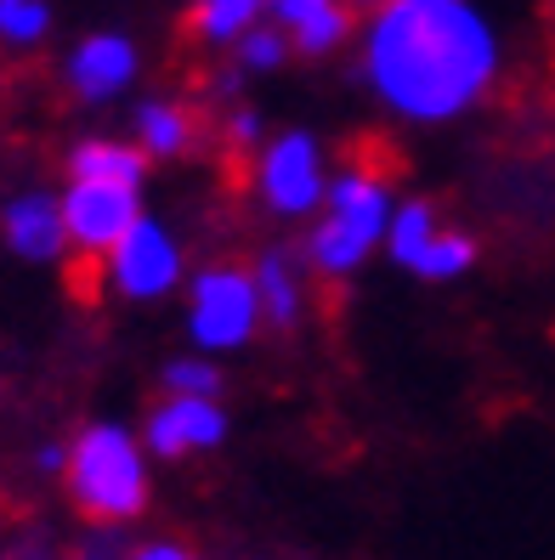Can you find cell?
Returning <instances> with one entry per match:
<instances>
[{
  "instance_id": "24",
  "label": "cell",
  "mask_w": 555,
  "mask_h": 560,
  "mask_svg": "<svg viewBox=\"0 0 555 560\" xmlns=\"http://www.w3.org/2000/svg\"><path fill=\"white\" fill-rule=\"evenodd\" d=\"M18 560H46L41 549H18Z\"/></svg>"
},
{
  "instance_id": "6",
  "label": "cell",
  "mask_w": 555,
  "mask_h": 560,
  "mask_svg": "<svg viewBox=\"0 0 555 560\" xmlns=\"http://www.w3.org/2000/svg\"><path fill=\"white\" fill-rule=\"evenodd\" d=\"M227 436V419L210 397H182L171 390L165 402L148 413V447L159 458H182V453H199V447H216Z\"/></svg>"
},
{
  "instance_id": "10",
  "label": "cell",
  "mask_w": 555,
  "mask_h": 560,
  "mask_svg": "<svg viewBox=\"0 0 555 560\" xmlns=\"http://www.w3.org/2000/svg\"><path fill=\"white\" fill-rule=\"evenodd\" d=\"M130 74H137V51H130L119 35H96L74 51L69 62V85L80 96H114Z\"/></svg>"
},
{
  "instance_id": "12",
  "label": "cell",
  "mask_w": 555,
  "mask_h": 560,
  "mask_svg": "<svg viewBox=\"0 0 555 560\" xmlns=\"http://www.w3.org/2000/svg\"><path fill=\"white\" fill-rule=\"evenodd\" d=\"M142 137H148V153H199V137H205V114L187 108V103H148L142 108Z\"/></svg>"
},
{
  "instance_id": "14",
  "label": "cell",
  "mask_w": 555,
  "mask_h": 560,
  "mask_svg": "<svg viewBox=\"0 0 555 560\" xmlns=\"http://www.w3.org/2000/svg\"><path fill=\"white\" fill-rule=\"evenodd\" d=\"M267 0H193L182 18V40H233Z\"/></svg>"
},
{
  "instance_id": "22",
  "label": "cell",
  "mask_w": 555,
  "mask_h": 560,
  "mask_svg": "<svg viewBox=\"0 0 555 560\" xmlns=\"http://www.w3.org/2000/svg\"><path fill=\"white\" fill-rule=\"evenodd\" d=\"M130 560H199L187 544H148V549H137Z\"/></svg>"
},
{
  "instance_id": "17",
  "label": "cell",
  "mask_w": 555,
  "mask_h": 560,
  "mask_svg": "<svg viewBox=\"0 0 555 560\" xmlns=\"http://www.w3.org/2000/svg\"><path fill=\"white\" fill-rule=\"evenodd\" d=\"M261 294H267V312H273V323L278 328H289L296 323V272L284 267V255H267L261 260Z\"/></svg>"
},
{
  "instance_id": "4",
  "label": "cell",
  "mask_w": 555,
  "mask_h": 560,
  "mask_svg": "<svg viewBox=\"0 0 555 560\" xmlns=\"http://www.w3.org/2000/svg\"><path fill=\"white\" fill-rule=\"evenodd\" d=\"M137 187L130 182H74L69 205H62V226H69L74 249H103L114 255L119 238L137 226Z\"/></svg>"
},
{
  "instance_id": "20",
  "label": "cell",
  "mask_w": 555,
  "mask_h": 560,
  "mask_svg": "<svg viewBox=\"0 0 555 560\" xmlns=\"http://www.w3.org/2000/svg\"><path fill=\"white\" fill-rule=\"evenodd\" d=\"M165 385L182 390V397H216L221 374L210 369V362H171V369H165Z\"/></svg>"
},
{
  "instance_id": "9",
  "label": "cell",
  "mask_w": 555,
  "mask_h": 560,
  "mask_svg": "<svg viewBox=\"0 0 555 560\" xmlns=\"http://www.w3.org/2000/svg\"><path fill=\"white\" fill-rule=\"evenodd\" d=\"M278 18H284V35L307 57L335 51L351 35V7L346 0H278Z\"/></svg>"
},
{
  "instance_id": "19",
  "label": "cell",
  "mask_w": 555,
  "mask_h": 560,
  "mask_svg": "<svg viewBox=\"0 0 555 560\" xmlns=\"http://www.w3.org/2000/svg\"><path fill=\"white\" fill-rule=\"evenodd\" d=\"M103 272H114V255H103V249H74L69 255V294H74V306H96V294H103Z\"/></svg>"
},
{
  "instance_id": "18",
  "label": "cell",
  "mask_w": 555,
  "mask_h": 560,
  "mask_svg": "<svg viewBox=\"0 0 555 560\" xmlns=\"http://www.w3.org/2000/svg\"><path fill=\"white\" fill-rule=\"evenodd\" d=\"M46 0H0V40L12 46H35L46 35Z\"/></svg>"
},
{
  "instance_id": "2",
  "label": "cell",
  "mask_w": 555,
  "mask_h": 560,
  "mask_svg": "<svg viewBox=\"0 0 555 560\" xmlns=\"http://www.w3.org/2000/svg\"><path fill=\"white\" fill-rule=\"evenodd\" d=\"M62 487L91 526H125L148 510L142 453L119 424H85L69 447V465H62Z\"/></svg>"
},
{
  "instance_id": "3",
  "label": "cell",
  "mask_w": 555,
  "mask_h": 560,
  "mask_svg": "<svg viewBox=\"0 0 555 560\" xmlns=\"http://www.w3.org/2000/svg\"><path fill=\"white\" fill-rule=\"evenodd\" d=\"M380 226H385V182H374L369 171H346L329 192V215H323L317 238H312V267L323 272L357 267Z\"/></svg>"
},
{
  "instance_id": "5",
  "label": "cell",
  "mask_w": 555,
  "mask_h": 560,
  "mask_svg": "<svg viewBox=\"0 0 555 560\" xmlns=\"http://www.w3.org/2000/svg\"><path fill=\"white\" fill-rule=\"evenodd\" d=\"M255 328V283L239 267H210L193 289V335L205 346H244Z\"/></svg>"
},
{
  "instance_id": "23",
  "label": "cell",
  "mask_w": 555,
  "mask_h": 560,
  "mask_svg": "<svg viewBox=\"0 0 555 560\" xmlns=\"http://www.w3.org/2000/svg\"><path fill=\"white\" fill-rule=\"evenodd\" d=\"M108 555H114V538H96V549L91 544L80 549V560H108Z\"/></svg>"
},
{
  "instance_id": "15",
  "label": "cell",
  "mask_w": 555,
  "mask_h": 560,
  "mask_svg": "<svg viewBox=\"0 0 555 560\" xmlns=\"http://www.w3.org/2000/svg\"><path fill=\"white\" fill-rule=\"evenodd\" d=\"M471 260H476V238H465V233H453V226H442V233L414 255V272H419V278H460Z\"/></svg>"
},
{
  "instance_id": "11",
  "label": "cell",
  "mask_w": 555,
  "mask_h": 560,
  "mask_svg": "<svg viewBox=\"0 0 555 560\" xmlns=\"http://www.w3.org/2000/svg\"><path fill=\"white\" fill-rule=\"evenodd\" d=\"M7 238L18 255L28 260H46L62 249V238H69V226H62V210L46 199V192H28V199L7 205Z\"/></svg>"
},
{
  "instance_id": "16",
  "label": "cell",
  "mask_w": 555,
  "mask_h": 560,
  "mask_svg": "<svg viewBox=\"0 0 555 560\" xmlns=\"http://www.w3.org/2000/svg\"><path fill=\"white\" fill-rule=\"evenodd\" d=\"M437 233H442V226H437V205L414 199V205L397 210V221H391V249H397V260H408V267H414V255L426 249Z\"/></svg>"
},
{
  "instance_id": "7",
  "label": "cell",
  "mask_w": 555,
  "mask_h": 560,
  "mask_svg": "<svg viewBox=\"0 0 555 560\" xmlns=\"http://www.w3.org/2000/svg\"><path fill=\"white\" fill-rule=\"evenodd\" d=\"M176 272H182V260H176V249H171V238L159 233L153 221H137L130 233L119 238V249H114V278H119V289L125 294H165L171 283H176Z\"/></svg>"
},
{
  "instance_id": "8",
  "label": "cell",
  "mask_w": 555,
  "mask_h": 560,
  "mask_svg": "<svg viewBox=\"0 0 555 560\" xmlns=\"http://www.w3.org/2000/svg\"><path fill=\"white\" fill-rule=\"evenodd\" d=\"M261 182L284 215H301L307 205H317V148L307 137H284L261 164Z\"/></svg>"
},
{
  "instance_id": "21",
  "label": "cell",
  "mask_w": 555,
  "mask_h": 560,
  "mask_svg": "<svg viewBox=\"0 0 555 560\" xmlns=\"http://www.w3.org/2000/svg\"><path fill=\"white\" fill-rule=\"evenodd\" d=\"M239 57L250 62V69H273V62L284 57V35H250V40L239 46Z\"/></svg>"
},
{
  "instance_id": "1",
  "label": "cell",
  "mask_w": 555,
  "mask_h": 560,
  "mask_svg": "<svg viewBox=\"0 0 555 560\" xmlns=\"http://www.w3.org/2000/svg\"><path fill=\"white\" fill-rule=\"evenodd\" d=\"M369 74L414 119L465 114L499 74V40L465 0H391L369 35Z\"/></svg>"
},
{
  "instance_id": "13",
  "label": "cell",
  "mask_w": 555,
  "mask_h": 560,
  "mask_svg": "<svg viewBox=\"0 0 555 560\" xmlns=\"http://www.w3.org/2000/svg\"><path fill=\"white\" fill-rule=\"evenodd\" d=\"M148 171V153L142 148H125V142H85L69 159V176L74 182H130L137 187Z\"/></svg>"
}]
</instances>
